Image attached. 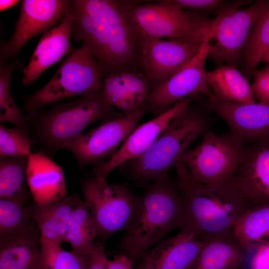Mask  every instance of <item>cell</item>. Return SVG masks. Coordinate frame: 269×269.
Instances as JSON below:
<instances>
[{
	"label": "cell",
	"mask_w": 269,
	"mask_h": 269,
	"mask_svg": "<svg viewBox=\"0 0 269 269\" xmlns=\"http://www.w3.org/2000/svg\"><path fill=\"white\" fill-rule=\"evenodd\" d=\"M74 1L89 15L84 28L85 41L100 64L104 77L141 69L143 37L131 16L132 0Z\"/></svg>",
	"instance_id": "6da1fadb"
},
{
	"label": "cell",
	"mask_w": 269,
	"mask_h": 269,
	"mask_svg": "<svg viewBox=\"0 0 269 269\" xmlns=\"http://www.w3.org/2000/svg\"><path fill=\"white\" fill-rule=\"evenodd\" d=\"M174 167L187 224L202 237L232 234L238 220L252 207L232 181L201 183L192 179L183 163Z\"/></svg>",
	"instance_id": "7a4b0ae2"
},
{
	"label": "cell",
	"mask_w": 269,
	"mask_h": 269,
	"mask_svg": "<svg viewBox=\"0 0 269 269\" xmlns=\"http://www.w3.org/2000/svg\"><path fill=\"white\" fill-rule=\"evenodd\" d=\"M188 223L183 199L170 176L144 186L136 217L120 243L132 260L141 259L172 230Z\"/></svg>",
	"instance_id": "3957f363"
},
{
	"label": "cell",
	"mask_w": 269,
	"mask_h": 269,
	"mask_svg": "<svg viewBox=\"0 0 269 269\" xmlns=\"http://www.w3.org/2000/svg\"><path fill=\"white\" fill-rule=\"evenodd\" d=\"M204 104L190 105L174 118L151 146L139 157L123 165L127 176L137 185L169 176L168 172L214 123Z\"/></svg>",
	"instance_id": "277c9868"
},
{
	"label": "cell",
	"mask_w": 269,
	"mask_h": 269,
	"mask_svg": "<svg viewBox=\"0 0 269 269\" xmlns=\"http://www.w3.org/2000/svg\"><path fill=\"white\" fill-rule=\"evenodd\" d=\"M123 116L107 102L101 92L28 114L26 118L33 122L35 141L50 156L66 148L96 121L105 122Z\"/></svg>",
	"instance_id": "5b68a950"
},
{
	"label": "cell",
	"mask_w": 269,
	"mask_h": 269,
	"mask_svg": "<svg viewBox=\"0 0 269 269\" xmlns=\"http://www.w3.org/2000/svg\"><path fill=\"white\" fill-rule=\"evenodd\" d=\"M103 77L100 64L83 43L67 55L45 86L25 99L24 110L30 114L69 97L100 93Z\"/></svg>",
	"instance_id": "8992f818"
},
{
	"label": "cell",
	"mask_w": 269,
	"mask_h": 269,
	"mask_svg": "<svg viewBox=\"0 0 269 269\" xmlns=\"http://www.w3.org/2000/svg\"><path fill=\"white\" fill-rule=\"evenodd\" d=\"M132 17L143 37L203 42L213 35L216 18L185 11L172 1L145 2L133 0Z\"/></svg>",
	"instance_id": "52a82bcc"
},
{
	"label": "cell",
	"mask_w": 269,
	"mask_h": 269,
	"mask_svg": "<svg viewBox=\"0 0 269 269\" xmlns=\"http://www.w3.org/2000/svg\"><path fill=\"white\" fill-rule=\"evenodd\" d=\"M81 189L98 237L102 240L126 231L132 225L140 207V197L127 184H110L106 178L92 175L82 181Z\"/></svg>",
	"instance_id": "ba28073f"
},
{
	"label": "cell",
	"mask_w": 269,
	"mask_h": 269,
	"mask_svg": "<svg viewBox=\"0 0 269 269\" xmlns=\"http://www.w3.org/2000/svg\"><path fill=\"white\" fill-rule=\"evenodd\" d=\"M246 145L231 133L211 130L200 143L179 159L192 179L201 183L232 180L243 159Z\"/></svg>",
	"instance_id": "9c48e42d"
},
{
	"label": "cell",
	"mask_w": 269,
	"mask_h": 269,
	"mask_svg": "<svg viewBox=\"0 0 269 269\" xmlns=\"http://www.w3.org/2000/svg\"><path fill=\"white\" fill-rule=\"evenodd\" d=\"M267 0H259L243 9L228 6L216 17L208 57L217 68L226 63L236 67L241 66L243 49L249 33Z\"/></svg>",
	"instance_id": "30bf717a"
},
{
	"label": "cell",
	"mask_w": 269,
	"mask_h": 269,
	"mask_svg": "<svg viewBox=\"0 0 269 269\" xmlns=\"http://www.w3.org/2000/svg\"><path fill=\"white\" fill-rule=\"evenodd\" d=\"M146 112L145 107H142L128 115L104 122L82 134L66 149L74 155L81 169L90 165L99 166L113 156Z\"/></svg>",
	"instance_id": "8fae6325"
},
{
	"label": "cell",
	"mask_w": 269,
	"mask_h": 269,
	"mask_svg": "<svg viewBox=\"0 0 269 269\" xmlns=\"http://www.w3.org/2000/svg\"><path fill=\"white\" fill-rule=\"evenodd\" d=\"M212 38V35L206 37L189 63L151 91L145 105L146 112L156 117L188 96L212 92L205 70Z\"/></svg>",
	"instance_id": "7c38bea8"
},
{
	"label": "cell",
	"mask_w": 269,
	"mask_h": 269,
	"mask_svg": "<svg viewBox=\"0 0 269 269\" xmlns=\"http://www.w3.org/2000/svg\"><path fill=\"white\" fill-rule=\"evenodd\" d=\"M203 42L143 37L140 66L151 91L189 63Z\"/></svg>",
	"instance_id": "4fadbf2b"
},
{
	"label": "cell",
	"mask_w": 269,
	"mask_h": 269,
	"mask_svg": "<svg viewBox=\"0 0 269 269\" xmlns=\"http://www.w3.org/2000/svg\"><path fill=\"white\" fill-rule=\"evenodd\" d=\"M70 2L65 0H22L14 32L0 46V60L16 59L30 39L62 20Z\"/></svg>",
	"instance_id": "5bb4252c"
},
{
	"label": "cell",
	"mask_w": 269,
	"mask_h": 269,
	"mask_svg": "<svg viewBox=\"0 0 269 269\" xmlns=\"http://www.w3.org/2000/svg\"><path fill=\"white\" fill-rule=\"evenodd\" d=\"M203 103L227 125L230 133L246 145L269 138V104H238L222 100L212 92Z\"/></svg>",
	"instance_id": "9a60e30c"
},
{
	"label": "cell",
	"mask_w": 269,
	"mask_h": 269,
	"mask_svg": "<svg viewBox=\"0 0 269 269\" xmlns=\"http://www.w3.org/2000/svg\"><path fill=\"white\" fill-rule=\"evenodd\" d=\"M198 98V95L188 96L166 112L136 128L113 156L94 167L92 175L106 178L116 168L142 155L154 143L171 121L184 111Z\"/></svg>",
	"instance_id": "2e32d148"
},
{
	"label": "cell",
	"mask_w": 269,
	"mask_h": 269,
	"mask_svg": "<svg viewBox=\"0 0 269 269\" xmlns=\"http://www.w3.org/2000/svg\"><path fill=\"white\" fill-rule=\"evenodd\" d=\"M187 224L176 236L163 240L142 258L137 269H194L203 239Z\"/></svg>",
	"instance_id": "e0dca14e"
},
{
	"label": "cell",
	"mask_w": 269,
	"mask_h": 269,
	"mask_svg": "<svg viewBox=\"0 0 269 269\" xmlns=\"http://www.w3.org/2000/svg\"><path fill=\"white\" fill-rule=\"evenodd\" d=\"M232 181L252 206L269 204V138L246 146Z\"/></svg>",
	"instance_id": "ac0fdd59"
},
{
	"label": "cell",
	"mask_w": 269,
	"mask_h": 269,
	"mask_svg": "<svg viewBox=\"0 0 269 269\" xmlns=\"http://www.w3.org/2000/svg\"><path fill=\"white\" fill-rule=\"evenodd\" d=\"M74 21L72 0L60 23L43 33L30 61L23 69L22 83H34L48 68L73 49L70 42Z\"/></svg>",
	"instance_id": "d6986e66"
},
{
	"label": "cell",
	"mask_w": 269,
	"mask_h": 269,
	"mask_svg": "<svg viewBox=\"0 0 269 269\" xmlns=\"http://www.w3.org/2000/svg\"><path fill=\"white\" fill-rule=\"evenodd\" d=\"M151 91L149 83L142 72L128 70L105 76L101 93L111 106L126 116L145 107Z\"/></svg>",
	"instance_id": "ffe728a7"
},
{
	"label": "cell",
	"mask_w": 269,
	"mask_h": 269,
	"mask_svg": "<svg viewBox=\"0 0 269 269\" xmlns=\"http://www.w3.org/2000/svg\"><path fill=\"white\" fill-rule=\"evenodd\" d=\"M39 239L32 219L20 230L0 236V269H43Z\"/></svg>",
	"instance_id": "44dd1931"
},
{
	"label": "cell",
	"mask_w": 269,
	"mask_h": 269,
	"mask_svg": "<svg viewBox=\"0 0 269 269\" xmlns=\"http://www.w3.org/2000/svg\"><path fill=\"white\" fill-rule=\"evenodd\" d=\"M27 183L35 204H46L67 196L62 168L41 149L28 156Z\"/></svg>",
	"instance_id": "7402d4cb"
},
{
	"label": "cell",
	"mask_w": 269,
	"mask_h": 269,
	"mask_svg": "<svg viewBox=\"0 0 269 269\" xmlns=\"http://www.w3.org/2000/svg\"><path fill=\"white\" fill-rule=\"evenodd\" d=\"M80 198L76 194L52 202L27 207L29 217L36 223L40 238L61 244L65 242L68 223Z\"/></svg>",
	"instance_id": "603a6c76"
},
{
	"label": "cell",
	"mask_w": 269,
	"mask_h": 269,
	"mask_svg": "<svg viewBox=\"0 0 269 269\" xmlns=\"http://www.w3.org/2000/svg\"><path fill=\"white\" fill-rule=\"evenodd\" d=\"M194 269H241L244 250L233 234L205 237Z\"/></svg>",
	"instance_id": "cb8c5ba5"
},
{
	"label": "cell",
	"mask_w": 269,
	"mask_h": 269,
	"mask_svg": "<svg viewBox=\"0 0 269 269\" xmlns=\"http://www.w3.org/2000/svg\"><path fill=\"white\" fill-rule=\"evenodd\" d=\"M206 79L213 94L222 100L238 104L256 103L248 79L236 67L222 65L206 71Z\"/></svg>",
	"instance_id": "d4e9b609"
},
{
	"label": "cell",
	"mask_w": 269,
	"mask_h": 269,
	"mask_svg": "<svg viewBox=\"0 0 269 269\" xmlns=\"http://www.w3.org/2000/svg\"><path fill=\"white\" fill-rule=\"evenodd\" d=\"M269 51V0L251 29L241 57L243 74L253 77L258 64Z\"/></svg>",
	"instance_id": "484cf974"
},
{
	"label": "cell",
	"mask_w": 269,
	"mask_h": 269,
	"mask_svg": "<svg viewBox=\"0 0 269 269\" xmlns=\"http://www.w3.org/2000/svg\"><path fill=\"white\" fill-rule=\"evenodd\" d=\"M97 237L90 210L84 200L80 198L70 219L65 242L70 245L74 252L88 257Z\"/></svg>",
	"instance_id": "4316f807"
},
{
	"label": "cell",
	"mask_w": 269,
	"mask_h": 269,
	"mask_svg": "<svg viewBox=\"0 0 269 269\" xmlns=\"http://www.w3.org/2000/svg\"><path fill=\"white\" fill-rule=\"evenodd\" d=\"M233 234L244 250L269 241V204L248 209L237 221Z\"/></svg>",
	"instance_id": "83f0119b"
},
{
	"label": "cell",
	"mask_w": 269,
	"mask_h": 269,
	"mask_svg": "<svg viewBox=\"0 0 269 269\" xmlns=\"http://www.w3.org/2000/svg\"><path fill=\"white\" fill-rule=\"evenodd\" d=\"M0 61V124L4 122L9 123L27 131L26 118L14 101L10 89L12 75L20 66V62L17 58Z\"/></svg>",
	"instance_id": "f1b7e54d"
},
{
	"label": "cell",
	"mask_w": 269,
	"mask_h": 269,
	"mask_svg": "<svg viewBox=\"0 0 269 269\" xmlns=\"http://www.w3.org/2000/svg\"><path fill=\"white\" fill-rule=\"evenodd\" d=\"M28 156L0 157V198L25 196Z\"/></svg>",
	"instance_id": "f546056e"
},
{
	"label": "cell",
	"mask_w": 269,
	"mask_h": 269,
	"mask_svg": "<svg viewBox=\"0 0 269 269\" xmlns=\"http://www.w3.org/2000/svg\"><path fill=\"white\" fill-rule=\"evenodd\" d=\"M43 269H88V257L67 251L61 244L39 239Z\"/></svg>",
	"instance_id": "4dcf8cb0"
},
{
	"label": "cell",
	"mask_w": 269,
	"mask_h": 269,
	"mask_svg": "<svg viewBox=\"0 0 269 269\" xmlns=\"http://www.w3.org/2000/svg\"><path fill=\"white\" fill-rule=\"evenodd\" d=\"M25 198H0V236L20 230L31 220L27 207L24 206Z\"/></svg>",
	"instance_id": "1f68e13d"
},
{
	"label": "cell",
	"mask_w": 269,
	"mask_h": 269,
	"mask_svg": "<svg viewBox=\"0 0 269 269\" xmlns=\"http://www.w3.org/2000/svg\"><path fill=\"white\" fill-rule=\"evenodd\" d=\"M31 142L27 131L0 125V157L29 156Z\"/></svg>",
	"instance_id": "d6a6232c"
},
{
	"label": "cell",
	"mask_w": 269,
	"mask_h": 269,
	"mask_svg": "<svg viewBox=\"0 0 269 269\" xmlns=\"http://www.w3.org/2000/svg\"><path fill=\"white\" fill-rule=\"evenodd\" d=\"M244 250L241 269H269V241L257 243Z\"/></svg>",
	"instance_id": "836d02e7"
},
{
	"label": "cell",
	"mask_w": 269,
	"mask_h": 269,
	"mask_svg": "<svg viewBox=\"0 0 269 269\" xmlns=\"http://www.w3.org/2000/svg\"><path fill=\"white\" fill-rule=\"evenodd\" d=\"M172 1L183 9L187 8L202 14L209 12L218 14L226 3L221 0H172Z\"/></svg>",
	"instance_id": "e575fe53"
},
{
	"label": "cell",
	"mask_w": 269,
	"mask_h": 269,
	"mask_svg": "<svg viewBox=\"0 0 269 269\" xmlns=\"http://www.w3.org/2000/svg\"><path fill=\"white\" fill-rule=\"evenodd\" d=\"M254 82L252 85L255 99L260 103L269 104V65L253 74Z\"/></svg>",
	"instance_id": "d590c367"
},
{
	"label": "cell",
	"mask_w": 269,
	"mask_h": 269,
	"mask_svg": "<svg viewBox=\"0 0 269 269\" xmlns=\"http://www.w3.org/2000/svg\"><path fill=\"white\" fill-rule=\"evenodd\" d=\"M109 259L102 243H94L88 256V269H107Z\"/></svg>",
	"instance_id": "8d00e7d4"
},
{
	"label": "cell",
	"mask_w": 269,
	"mask_h": 269,
	"mask_svg": "<svg viewBox=\"0 0 269 269\" xmlns=\"http://www.w3.org/2000/svg\"><path fill=\"white\" fill-rule=\"evenodd\" d=\"M107 269H133L132 260L125 253L121 252L109 260Z\"/></svg>",
	"instance_id": "74e56055"
},
{
	"label": "cell",
	"mask_w": 269,
	"mask_h": 269,
	"mask_svg": "<svg viewBox=\"0 0 269 269\" xmlns=\"http://www.w3.org/2000/svg\"><path fill=\"white\" fill-rule=\"evenodd\" d=\"M19 1L15 0H0V10L2 11L16 5Z\"/></svg>",
	"instance_id": "f35d334b"
},
{
	"label": "cell",
	"mask_w": 269,
	"mask_h": 269,
	"mask_svg": "<svg viewBox=\"0 0 269 269\" xmlns=\"http://www.w3.org/2000/svg\"><path fill=\"white\" fill-rule=\"evenodd\" d=\"M262 61L266 62L267 64L269 65V51L265 54Z\"/></svg>",
	"instance_id": "ab89813d"
},
{
	"label": "cell",
	"mask_w": 269,
	"mask_h": 269,
	"mask_svg": "<svg viewBox=\"0 0 269 269\" xmlns=\"http://www.w3.org/2000/svg\"></svg>",
	"instance_id": "60d3db41"
}]
</instances>
